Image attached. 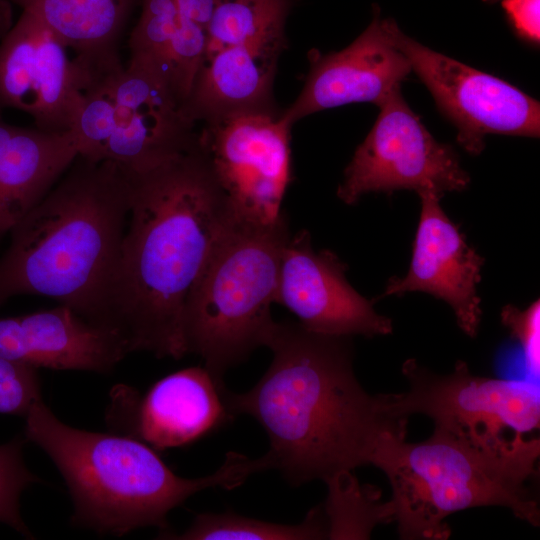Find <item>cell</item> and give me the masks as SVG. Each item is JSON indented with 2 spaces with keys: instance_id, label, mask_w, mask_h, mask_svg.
<instances>
[{
  "instance_id": "obj_19",
  "label": "cell",
  "mask_w": 540,
  "mask_h": 540,
  "mask_svg": "<svg viewBox=\"0 0 540 540\" xmlns=\"http://www.w3.org/2000/svg\"><path fill=\"white\" fill-rule=\"evenodd\" d=\"M46 25L90 68L121 67L117 43L139 0H8Z\"/></svg>"
},
{
  "instance_id": "obj_27",
  "label": "cell",
  "mask_w": 540,
  "mask_h": 540,
  "mask_svg": "<svg viewBox=\"0 0 540 540\" xmlns=\"http://www.w3.org/2000/svg\"><path fill=\"white\" fill-rule=\"evenodd\" d=\"M14 127L3 120L0 109V237L9 231L8 208L12 170L9 140Z\"/></svg>"
},
{
  "instance_id": "obj_17",
  "label": "cell",
  "mask_w": 540,
  "mask_h": 540,
  "mask_svg": "<svg viewBox=\"0 0 540 540\" xmlns=\"http://www.w3.org/2000/svg\"><path fill=\"white\" fill-rule=\"evenodd\" d=\"M223 380L205 367H189L157 381L139 399L126 390L127 429L156 449L187 445L235 417Z\"/></svg>"
},
{
  "instance_id": "obj_2",
  "label": "cell",
  "mask_w": 540,
  "mask_h": 540,
  "mask_svg": "<svg viewBox=\"0 0 540 540\" xmlns=\"http://www.w3.org/2000/svg\"><path fill=\"white\" fill-rule=\"evenodd\" d=\"M266 346L269 368L249 391H228V404L264 428L272 469L291 484L370 464L384 435L406 434L408 420L395 416L390 394L371 395L358 382L350 337L275 322Z\"/></svg>"
},
{
  "instance_id": "obj_20",
  "label": "cell",
  "mask_w": 540,
  "mask_h": 540,
  "mask_svg": "<svg viewBox=\"0 0 540 540\" xmlns=\"http://www.w3.org/2000/svg\"><path fill=\"white\" fill-rule=\"evenodd\" d=\"M293 5L294 0H215L206 57L236 45L287 46L285 25Z\"/></svg>"
},
{
  "instance_id": "obj_5",
  "label": "cell",
  "mask_w": 540,
  "mask_h": 540,
  "mask_svg": "<svg viewBox=\"0 0 540 540\" xmlns=\"http://www.w3.org/2000/svg\"><path fill=\"white\" fill-rule=\"evenodd\" d=\"M405 437L384 435L370 463L390 482L393 521L402 539H447L445 519L479 506H503L539 526L538 501L529 485L537 475L538 438L514 434L479 443L439 428L422 442L409 443Z\"/></svg>"
},
{
  "instance_id": "obj_18",
  "label": "cell",
  "mask_w": 540,
  "mask_h": 540,
  "mask_svg": "<svg viewBox=\"0 0 540 540\" xmlns=\"http://www.w3.org/2000/svg\"><path fill=\"white\" fill-rule=\"evenodd\" d=\"M286 47L236 45L206 57L182 105L185 116L193 123H208L242 113H280L273 85Z\"/></svg>"
},
{
  "instance_id": "obj_10",
  "label": "cell",
  "mask_w": 540,
  "mask_h": 540,
  "mask_svg": "<svg viewBox=\"0 0 540 540\" xmlns=\"http://www.w3.org/2000/svg\"><path fill=\"white\" fill-rule=\"evenodd\" d=\"M280 113H242L204 123L198 146L238 220L268 224L284 213L291 183L290 132Z\"/></svg>"
},
{
  "instance_id": "obj_28",
  "label": "cell",
  "mask_w": 540,
  "mask_h": 540,
  "mask_svg": "<svg viewBox=\"0 0 540 540\" xmlns=\"http://www.w3.org/2000/svg\"><path fill=\"white\" fill-rule=\"evenodd\" d=\"M176 2L182 16L207 29L215 0H176Z\"/></svg>"
},
{
  "instance_id": "obj_8",
  "label": "cell",
  "mask_w": 540,
  "mask_h": 540,
  "mask_svg": "<svg viewBox=\"0 0 540 540\" xmlns=\"http://www.w3.org/2000/svg\"><path fill=\"white\" fill-rule=\"evenodd\" d=\"M344 170L338 198L348 205L370 192L463 191L470 183L454 149L438 142L395 88Z\"/></svg>"
},
{
  "instance_id": "obj_12",
  "label": "cell",
  "mask_w": 540,
  "mask_h": 540,
  "mask_svg": "<svg viewBox=\"0 0 540 540\" xmlns=\"http://www.w3.org/2000/svg\"><path fill=\"white\" fill-rule=\"evenodd\" d=\"M113 126L99 161L128 172L155 167L191 147L195 123L169 83L152 69L129 63L110 74Z\"/></svg>"
},
{
  "instance_id": "obj_21",
  "label": "cell",
  "mask_w": 540,
  "mask_h": 540,
  "mask_svg": "<svg viewBox=\"0 0 540 540\" xmlns=\"http://www.w3.org/2000/svg\"><path fill=\"white\" fill-rule=\"evenodd\" d=\"M324 482L328 495L322 508L328 539H369L377 524L393 521L390 501L381 502L380 490L361 485L351 471L339 472Z\"/></svg>"
},
{
  "instance_id": "obj_15",
  "label": "cell",
  "mask_w": 540,
  "mask_h": 540,
  "mask_svg": "<svg viewBox=\"0 0 540 540\" xmlns=\"http://www.w3.org/2000/svg\"><path fill=\"white\" fill-rule=\"evenodd\" d=\"M309 63L300 94L280 114L290 126L310 114L346 104L379 106L412 71L408 59L388 39L378 10L350 45L327 54L312 50Z\"/></svg>"
},
{
  "instance_id": "obj_13",
  "label": "cell",
  "mask_w": 540,
  "mask_h": 540,
  "mask_svg": "<svg viewBox=\"0 0 540 540\" xmlns=\"http://www.w3.org/2000/svg\"><path fill=\"white\" fill-rule=\"evenodd\" d=\"M346 265L331 251L316 252L308 231L289 238L282 254L278 301L305 329L332 336L373 337L392 332V321L347 281Z\"/></svg>"
},
{
  "instance_id": "obj_24",
  "label": "cell",
  "mask_w": 540,
  "mask_h": 540,
  "mask_svg": "<svg viewBox=\"0 0 540 540\" xmlns=\"http://www.w3.org/2000/svg\"><path fill=\"white\" fill-rule=\"evenodd\" d=\"M40 399L37 369L0 356V413L25 417Z\"/></svg>"
},
{
  "instance_id": "obj_9",
  "label": "cell",
  "mask_w": 540,
  "mask_h": 540,
  "mask_svg": "<svg viewBox=\"0 0 540 540\" xmlns=\"http://www.w3.org/2000/svg\"><path fill=\"white\" fill-rule=\"evenodd\" d=\"M391 44L408 59L440 112L456 127L457 142L471 155L485 148V136L539 137V102L514 85L436 52L383 19Z\"/></svg>"
},
{
  "instance_id": "obj_26",
  "label": "cell",
  "mask_w": 540,
  "mask_h": 540,
  "mask_svg": "<svg viewBox=\"0 0 540 540\" xmlns=\"http://www.w3.org/2000/svg\"><path fill=\"white\" fill-rule=\"evenodd\" d=\"M501 5L518 35L538 44L540 0H501Z\"/></svg>"
},
{
  "instance_id": "obj_1",
  "label": "cell",
  "mask_w": 540,
  "mask_h": 540,
  "mask_svg": "<svg viewBox=\"0 0 540 540\" xmlns=\"http://www.w3.org/2000/svg\"><path fill=\"white\" fill-rule=\"evenodd\" d=\"M128 174L129 224L110 292L111 324L130 352L179 359L187 353V298L235 216L198 137L165 162Z\"/></svg>"
},
{
  "instance_id": "obj_4",
  "label": "cell",
  "mask_w": 540,
  "mask_h": 540,
  "mask_svg": "<svg viewBox=\"0 0 540 540\" xmlns=\"http://www.w3.org/2000/svg\"><path fill=\"white\" fill-rule=\"evenodd\" d=\"M25 436L42 448L63 476L74 505L75 525L124 535L154 526L167 529V515L193 494L234 489L271 469L257 459L228 452L214 473L196 479L177 476L145 442L126 435L91 432L60 421L42 399L25 416Z\"/></svg>"
},
{
  "instance_id": "obj_25",
  "label": "cell",
  "mask_w": 540,
  "mask_h": 540,
  "mask_svg": "<svg viewBox=\"0 0 540 540\" xmlns=\"http://www.w3.org/2000/svg\"><path fill=\"white\" fill-rule=\"evenodd\" d=\"M501 320L520 343L527 369L534 377H538L540 368L539 300L524 310L512 305L505 306L501 312Z\"/></svg>"
},
{
  "instance_id": "obj_14",
  "label": "cell",
  "mask_w": 540,
  "mask_h": 540,
  "mask_svg": "<svg viewBox=\"0 0 540 540\" xmlns=\"http://www.w3.org/2000/svg\"><path fill=\"white\" fill-rule=\"evenodd\" d=\"M418 195L421 213L408 272L390 278L381 297L412 291L431 294L448 303L461 330L474 337L482 316L477 285L484 259L442 209V194L423 191Z\"/></svg>"
},
{
  "instance_id": "obj_3",
  "label": "cell",
  "mask_w": 540,
  "mask_h": 540,
  "mask_svg": "<svg viewBox=\"0 0 540 540\" xmlns=\"http://www.w3.org/2000/svg\"><path fill=\"white\" fill-rule=\"evenodd\" d=\"M70 167L10 230L0 259V305L19 294L41 295L114 328L109 300L130 209L129 174L112 161L79 155Z\"/></svg>"
},
{
  "instance_id": "obj_6",
  "label": "cell",
  "mask_w": 540,
  "mask_h": 540,
  "mask_svg": "<svg viewBox=\"0 0 540 540\" xmlns=\"http://www.w3.org/2000/svg\"><path fill=\"white\" fill-rule=\"evenodd\" d=\"M289 238L285 213L268 224L235 218L195 282L184 309L186 351L217 378L266 346Z\"/></svg>"
},
{
  "instance_id": "obj_7",
  "label": "cell",
  "mask_w": 540,
  "mask_h": 540,
  "mask_svg": "<svg viewBox=\"0 0 540 540\" xmlns=\"http://www.w3.org/2000/svg\"><path fill=\"white\" fill-rule=\"evenodd\" d=\"M402 373L408 390L390 394L391 409L399 418L423 414L435 428L479 443H497L510 437L505 432L525 435L539 427L540 390L535 382L476 376L463 361L444 375L408 359Z\"/></svg>"
},
{
  "instance_id": "obj_22",
  "label": "cell",
  "mask_w": 540,
  "mask_h": 540,
  "mask_svg": "<svg viewBox=\"0 0 540 540\" xmlns=\"http://www.w3.org/2000/svg\"><path fill=\"white\" fill-rule=\"evenodd\" d=\"M165 539L181 540H312L327 538L322 506L311 509L295 525L244 517L233 512L198 514L181 534L164 532Z\"/></svg>"
},
{
  "instance_id": "obj_11",
  "label": "cell",
  "mask_w": 540,
  "mask_h": 540,
  "mask_svg": "<svg viewBox=\"0 0 540 540\" xmlns=\"http://www.w3.org/2000/svg\"><path fill=\"white\" fill-rule=\"evenodd\" d=\"M29 12L0 43V109L15 108L46 131L71 130L95 71Z\"/></svg>"
},
{
  "instance_id": "obj_16",
  "label": "cell",
  "mask_w": 540,
  "mask_h": 540,
  "mask_svg": "<svg viewBox=\"0 0 540 540\" xmlns=\"http://www.w3.org/2000/svg\"><path fill=\"white\" fill-rule=\"evenodd\" d=\"M130 352L123 334L61 304L0 318V356L36 369L107 373Z\"/></svg>"
},
{
  "instance_id": "obj_23",
  "label": "cell",
  "mask_w": 540,
  "mask_h": 540,
  "mask_svg": "<svg viewBox=\"0 0 540 540\" xmlns=\"http://www.w3.org/2000/svg\"><path fill=\"white\" fill-rule=\"evenodd\" d=\"M22 446L21 437L0 445V522L31 538L20 515L19 499L22 491L38 478L26 467Z\"/></svg>"
}]
</instances>
